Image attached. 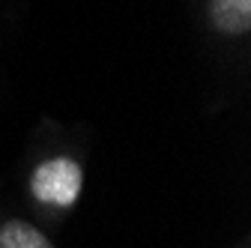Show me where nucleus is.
<instances>
[{
  "instance_id": "7ed1b4c3",
  "label": "nucleus",
  "mask_w": 251,
  "mask_h": 248,
  "mask_svg": "<svg viewBox=\"0 0 251 248\" xmlns=\"http://www.w3.org/2000/svg\"><path fill=\"white\" fill-rule=\"evenodd\" d=\"M0 248H54V245L33 224L12 219L0 227Z\"/></svg>"
},
{
  "instance_id": "f03ea898",
  "label": "nucleus",
  "mask_w": 251,
  "mask_h": 248,
  "mask_svg": "<svg viewBox=\"0 0 251 248\" xmlns=\"http://www.w3.org/2000/svg\"><path fill=\"white\" fill-rule=\"evenodd\" d=\"M209 18L222 33H245L251 27V0H209Z\"/></svg>"
},
{
  "instance_id": "f257e3e1",
  "label": "nucleus",
  "mask_w": 251,
  "mask_h": 248,
  "mask_svg": "<svg viewBox=\"0 0 251 248\" xmlns=\"http://www.w3.org/2000/svg\"><path fill=\"white\" fill-rule=\"evenodd\" d=\"M81 165L72 159H51L42 162L33 171V179H30V189H33L36 200L51 203V206H72L75 198L81 195Z\"/></svg>"
}]
</instances>
